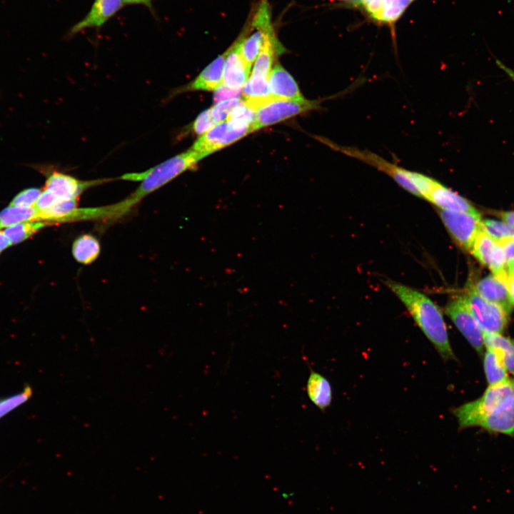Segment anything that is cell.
I'll return each mask as SVG.
<instances>
[{
	"label": "cell",
	"mask_w": 514,
	"mask_h": 514,
	"mask_svg": "<svg viewBox=\"0 0 514 514\" xmlns=\"http://www.w3.org/2000/svg\"><path fill=\"white\" fill-rule=\"evenodd\" d=\"M206 156H207L191 148L146 171L122 176V179L141 181V183L136 190L124 201L114 205L95 208L94 219L115 220L120 218L145 196L193 168Z\"/></svg>",
	"instance_id": "6da1fadb"
},
{
	"label": "cell",
	"mask_w": 514,
	"mask_h": 514,
	"mask_svg": "<svg viewBox=\"0 0 514 514\" xmlns=\"http://www.w3.org/2000/svg\"><path fill=\"white\" fill-rule=\"evenodd\" d=\"M387 285L405 305L441 358L445 361L455 360L443 316L435 303L425 294L401 283L388 281Z\"/></svg>",
	"instance_id": "7a4b0ae2"
},
{
	"label": "cell",
	"mask_w": 514,
	"mask_h": 514,
	"mask_svg": "<svg viewBox=\"0 0 514 514\" xmlns=\"http://www.w3.org/2000/svg\"><path fill=\"white\" fill-rule=\"evenodd\" d=\"M514 399V380L489 386L478 399L453 410L460 429L480 426L491 414Z\"/></svg>",
	"instance_id": "3957f363"
},
{
	"label": "cell",
	"mask_w": 514,
	"mask_h": 514,
	"mask_svg": "<svg viewBox=\"0 0 514 514\" xmlns=\"http://www.w3.org/2000/svg\"><path fill=\"white\" fill-rule=\"evenodd\" d=\"M323 142L331 148L343 153L350 157L356 158L371 166L375 167L392 178L400 187L413 195L420 197L416 188L410 180V170L403 168L381 156L368 150H361L356 147L337 145L324 139Z\"/></svg>",
	"instance_id": "277c9868"
},
{
	"label": "cell",
	"mask_w": 514,
	"mask_h": 514,
	"mask_svg": "<svg viewBox=\"0 0 514 514\" xmlns=\"http://www.w3.org/2000/svg\"><path fill=\"white\" fill-rule=\"evenodd\" d=\"M318 101L283 100L273 101L256 111L251 132L278 123L298 114L319 108Z\"/></svg>",
	"instance_id": "5b68a950"
},
{
	"label": "cell",
	"mask_w": 514,
	"mask_h": 514,
	"mask_svg": "<svg viewBox=\"0 0 514 514\" xmlns=\"http://www.w3.org/2000/svg\"><path fill=\"white\" fill-rule=\"evenodd\" d=\"M466 303L483 332L502 334L510 313L500 306L488 301L474 290L464 296Z\"/></svg>",
	"instance_id": "8992f818"
},
{
	"label": "cell",
	"mask_w": 514,
	"mask_h": 514,
	"mask_svg": "<svg viewBox=\"0 0 514 514\" xmlns=\"http://www.w3.org/2000/svg\"><path fill=\"white\" fill-rule=\"evenodd\" d=\"M441 220L455 242L470 251L481 230L480 216L439 209Z\"/></svg>",
	"instance_id": "52a82bcc"
},
{
	"label": "cell",
	"mask_w": 514,
	"mask_h": 514,
	"mask_svg": "<svg viewBox=\"0 0 514 514\" xmlns=\"http://www.w3.org/2000/svg\"><path fill=\"white\" fill-rule=\"evenodd\" d=\"M445 311L470 346L482 355L484 348L483 331L471 313L464 296L451 299Z\"/></svg>",
	"instance_id": "ba28073f"
},
{
	"label": "cell",
	"mask_w": 514,
	"mask_h": 514,
	"mask_svg": "<svg viewBox=\"0 0 514 514\" xmlns=\"http://www.w3.org/2000/svg\"><path fill=\"white\" fill-rule=\"evenodd\" d=\"M251 133L248 127H238L224 121L216 124L195 141L192 149L208 156Z\"/></svg>",
	"instance_id": "9c48e42d"
},
{
	"label": "cell",
	"mask_w": 514,
	"mask_h": 514,
	"mask_svg": "<svg viewBox=\"0 0 514 514\" xmlns=\"http://www.w3.org/2000/svg\"><path fill=\"white\" fill-rule=\"evenodd\" d=\"M470 252L497 277L501 278L508 273L507 261L502 248L482 228Z\"/></svg>",
	"instance_id": "30bf717a"
},
{
	"label": "cell",
	"mask_w": 514,
	"mask_h": 514,
	"mask_svg": "<svg viewBox=\"0 0 514 514\" xmlns=\"http://www.w3.org/2000/svg\"><path fill=\"white\" fill-rule=\"evenodd\" d=\"M242 35L241 34L234 44L226 51L222 84L233 89H240L247 81L251 68L243 61L241 46Z\"/></svg>",
	"instance_id": "8fae6325"
},
{
	"label": "cell",
	"mask_w": 514,
	"mask_h": 514,
	"mask_svg": "<svg viewBox=\"0 0 514 514\" xmlns=\"http://www.w3.org/2000/svg\"><path fill=\"white\" fill-rule=\"evenodd\" d=\"M124 6L122 0H95L86 16L71 27L68 36L88 29H99Z\"/></svg>",
	"instance_id": "7c38bea8"
},
{
	"label": "cell",
	"mask_w": 514,
	"mask_h": 514,
	"mask_svg": "<svg viewBox=\"0 0 514 514\" xmlns=\"http://www.w3.org/2000/svg\"><path fill=\"white\" fill-rule=\"evenodd\" d=\"M109 179L80 181L69 175L53 172L46 181L45 188L60 199L77 198L86 188L102 183Z\"/></svg>",
	"instance_id": "4fadbf2b"
},
{
	"label": "cell",
	"mask_w": 514,
	"mask_h": 514,
	"mask_svg": "<svg viewBox=\"0 0 514 514\" xmlns=\"http://www.w3.org/2000/svg\"><path fill=\"white\" fill-rule=\"evenodd\" d=\"M426 200L439 209L464 212L480 216L478 211L465 198L436 181Z\"/></svg>",
	"instance_id": "5bb4252c"
},
{
	"label": "cell",
	"mask_w": 514,
	"mask_h": 514,
	"mask_svg": "<svg viewBox=\"0 0 514 514\" xmlns=\"http://www.w3.org/2000/svg\"><path fill=\"white\" fill-rule=\"evenodd\" d=\"M270 94L274 101L283 100H303L297 84L284 68L276 64L271 69L268 78Z\"/></svg>",
	"instance_id": "9a60e30c"
},
{
	"label": "cell",
	"mask_w": 514,
	"mask_h": 514,
	"mask_svg": "<svg viewBox=\"0 0 514 514\" xmlns=\"http://www.w3.org/2000/svg\"><path fill=\"white\" fill-rule=\"evenodd\" d=\"M415 0H370L362 7L378 23L393 24Z\"/></svg>",
	"instance_id": "2e32d148"
},
{
	"label": "cell",
	"mask_w": 514,
	"mask_h": 514,
	"mask_svg": "<svg viewBox=\"0 0 514 514\" xmlns=\"http://www.w3.org/2000/svg\"><path fill=\"white\" fill-rule=\"evenodd\" d=\"M241 96L245 105L255 112L274 101L270 94L268 79L261 75H251L242 87Z\"/></svg>",
	"instance_id": "e0dca14e"
},
{
	"label": "cell",
	"mask_w": 514,
	"mask_h": 514,
	"mask_svg": "<svg viewBox=\"0 0 514 514\" xmlns=\"http://www.w3.org/2000/svg\"><path fill=\"white\" fill-rule=\"evenodd\" d=\"M226 51L207 66L191 82L178 90V92L191 91H215L222 84L223 70Z\"/></svg>",
	"instance_id": "ac0fdd59"
},
{
	"label": "cell",
	"mask_w": 514,
	"mask_h": 514,
	"mask_svg": "<svg viewBox=\"0 0 514 514\" xmlns=\"http://www.w3.org/2000/svg\"><path fill=\"white\" fill-rule=\"evenodd\" d=\"M483 299L496 303L510 313V303L505 283L491 274L480 280L473 289Z\"/></svg>",
	"instance_id": "d6986e66"
},
{
	"label": "cell",
	"mask_w": 514,
	"mask_h": 514,
	"mask_svg": "<svg viewBox=\"0 0 514 514\" xmlns=\"http://www.w3.org/2000/svg\"><path fill=\"white\" fill-rule=\"evenodd\" d=\"M283 50L282 46L276 38L274 31L268 33L256 59L251 74L261 75L268 79L274 60Z\"/></svg>",
	"instance_id": "ffe728a7"
},
{
	"label": "cell",
	"mask_w": 514,
	"mask_h": 514,
	"mask_svg": "<svg viewBox=\"0 0 514 514\" xmlns=\"http://www.w3.org/2000/svg\"><path fill=\"white\" fill-rule=\"evenodd\" d=\"M306 390L311 401L319 409L324 410L332 401V388L323 376L311 371L308 378Z\"/></svg>",
	"instance_id": "44dd1931"
},
{
	"label": "cell",
	"mask_w": 514,
	"mask_h": 514,
	"mask_svg": "<svg viewBox=\"0 0 514 514\" xmlns=\"http://www.w3.org/2000/svg\"><path fill=\"white\" fill-rule=\"evenodd\" d=\"M480 427L490 433L514 435V399L489 415Z\"/></svg>",
	"instance_id": "7402d4cb"
},
{
	"label": "cell",
	"mask_w": 514,
	"mask_h": 514,
	"mask_svg": "<svg viewBox=\"0 0 514 514\" xmlns=\"http://www.w3.org/2000/svg\"><path fill=\"white\" fill-rule=\"evenodd\" d=\"M484 346L495 351L508 372L514 376V340L502 334L483 332Z\"/></svg>",
	"instance_id": "603a6c76"
},
{
	"label": "cell",
	"mask_w": 514,
	"mask_h": 514,
	"mask_svg": "<svg viewBox=\"0 0 514 514\" xmlns=\"http://www.w3.org/2000/svg\"><path fill=\"white\" fill-rule=\"evenodd\" d=\"M77 209V198L59 199L51 207L38 211V221L48 222L71 221Z\"/></svg>",
	"instance_id": "cb8c5ba5"
},
{
	"label": "cell",
	"mask_w": 514,
	"mask_h": 514,
	"mask_svg": "<svg viewBox=\"0 0 514 514\" xmlns=\"http://www.w3.org/2000/svg\"><path fill=\"white\" fill-rule=\"evenodd\" d=\"M100 244L98 240L90 234H84L77 238L72 246V253L76 261L89 264L98 257Z\"/></svg>",
	"instance_id": "d4e9b609"
},
{
	"label": "cell",
	"mask_w": 514,
	"mask_h": 514,
	"mask_svg": "<svg viewBox=\"0 0 514 514\" xmlns=\"http://www.w3.org/2000/svg\"><path fill=\"white\" fill-rule=\"evenodd\" d=\"M484 371L489 386H494L509 379L508 371L499 355L493 350L486 348L483 358Z\"/></svg>",
	"instance_id": "484cf974"
},
{
	"label": "cell",
	"mask_w": 514,
	"mask_h": 514,
	"mask_svg": "<svg viewBox=\"0 0 514 514\" xmlns=\"http://www.w3.org/2000/svg\"><path fill=\"white\" fill-rule=\"evenodd\" d=\"M34 221H38V211L34 206H9L0 213V229Z\"/></svg>",
	"instance_id": "4316f807"
},
{
	"label": "cell",
	"mask_w": 514,
	"mask_h": 514,
	"mask_svg": "<svg viewBox=\"0 0 514 514\" xmlns=\"http://www.w3.org/2000/svg\"><path fill=\"white\" fill-rule=\"evenodd\" d=\"M46 225L45 221H26L9 226L2 232L10 245H14L26 240Z\"/></svg>",
	"instance_id": "83f0119b"
},
{
	"label": "cell",
	"mask_w": 514,
	"mask_h": 514,
	"mask_svg": "<svg viewBox=\"0 0 514 514\" xmlns=\"http://www.w3.org/2000/svg\"><path fill=\"white\" fill-rule=\"evenodd\" d=\"M481 228L497 242L505 238H514V227L505 222L493 219L483 220Z\"/></svg>",
	"instance_id": "f1b7e54d"
},
{
	"label": "cell",
	"mask_w": 514,
	"mask_h": 514,
	"mask_svg": "<svg viewBox=\"0 0 514 514\" xmlns=\"http://www.w3.org/2000/svg\"><path fill=\"white\" fill-rule=\"evenodd\" d=\"M244 104L240 98L226 99L216 103L210 109L211 116L216 124L224 121L227 117L238 107Z\"/></svg>",
	"instance_id": "f546056e"
},
{
	"label": "cell",
	"mask_w": 514,
	"mask_h": 514,
	"mask_svg": "<svg viewBox=\"0 0 514 514\" xmlns=\"http://www.w3.org/2000/svg\"><path fill=\"white\" fill-rule=\"evenodd\" d=\"M31 388L26 387L19 393L0 400V418L26 401L31 395Z\"/></svg>",
	"instance_id": "4dcf8cb0"
},
{
	"label": "cell",
	"mask_w": 514,
	"mask_h": 514,
	"mask_svg": "<svg viewBox=\"0 0 514 514\" xmlns=\"http://www.w3.org/2000/svg\"><path fill=\"white\" fill-rule=\"evenodd\" d=\"M41 193V191L39 188H26L13 198L10 206H31L35 204Z\"/></svg>",
	"instance_id": "1f68e13d"
},
{
	"label": "cell",
	"mask_w": 514,
	"mask_h": 514,
	"mask_svg": "<svg viewBox=\"0 0 514 514\" xmlns=\"http://www.w3.org/2000/svg\"><path fill=\"white\" fill-rule=\"evenodd\" d=\"M216 124H217L213 120L209 109L203 111L198 116L193 124L192 128L195 133L201 136Z\"/></svg>",
	"instance_id": "d6a6232c"
},
{
	"label": "cell",
	"mask_w": 514,
	"mask_h": 514,
	"mask_svg": "<svg viewBox=\"0 0 514 514\" xmlns=\"http://www.w3.org/2000/svg\"><path fill=\"white\" fill-rule=\"evenodd\" d=\"M241 94L242 89H233L221 84L215 90L213 99L216 103H218L226 99L239 98Z\"/></svg>",
	"instance_id": "836d02e7"
},
{
	"label": "cell",
	"mask_w": 514,
	"mask_h": 514,
	"mask_svg": "<svg viewBox=\"0 0 514 514\" xmlns=\"http://www.w3.org/2000/svg\"><path fill=\"white\" fill-rule=\"evenodd\" d=\"M59 199L54 193L44 189L40 193L37 201L34 204V207L39 211L45 210L51 207Z\"/></svg>",
	"instance_id": "e575fe53"
},
{
	"label": "cell",
	"mask_w": 514,
	"mask_h": 514,
	"mask_svg": "<svg viewBox=\"0 0 514 514\" xmlns=\"http://www.w3.org/2000/svg\"><path fill=\"white\" fill-rule=\"evenodd\" d=\"M502 248L506 261L514 258V238L503 239L498 242Z\"/></svg>",
	"instance_id": "d590c367"
},
{
	"label": "cell",
	"mask_w": 514,
	"mask_h": 514,
	"mask_svg": "<svg viewBox=\"0 0 514 514\" xmlns=\"http://www.w3.org/2000/svg\"><path fill=\"white\" fill-rule=\"evenodd\" d=\"M505 283L508 292L509 299L512 306H514V277L512 276L509 273Z\"/></svg>",
	"instance_id": "8d00e7d4"
},
{
	"label": "cell",
	"mask_w": 514,
	"mask_h": 514,
	"mask_svg": "<svg viewBox=\"0 0 514 514\" xmlns=\"http://www.w3.org/2000/svg\"><path fill=\"white\" fill-rule=\"evenodd\" d=\"M124 5H143L152 10L153 0H122Z\"/></svg>",
	"instance_id": "74e56055"
},
{
	"label": "cell",
	"mask_w": 514,
	"mask_h": 514,
	"mask_svg": "<svg viewBox=\"0 0 514 514\" xmlns=\"http://www.w3.org/2000/svg\"><path fill=\"white\" fill-rule=\"evenodd\" d=\"M500 217L505 223L514 227V211L501 213Z\"/></svg>",
	"instance_id": "f35d334b"
},
{
	"label": "cell",
	"mask_w": 514,
	"mask_h": 514,
	"mask_svg": "<svg viewBox=\"0 0 514 514\" xmlns=\"http://www.w3.org/2000/svg\"><path fill=\"white\" fill-rule=\"evenodd\" d=\"M495 62L496 64L499 66V68L504 71L505 73L514 81V71L498 59H496Z\"/></svg>",
	"instance_id": "ab89813d"
},
{
	"label": "cell",
	"mask_w": 514,
	"mask_h": 514,
	"mask_svg": "<svg viewBox=\"0 0 514 514\" xmlns=\"http://www.w3.org/2000/svg\"><path fill=\"white\" fill-rule=\"evenodd\" d=\"M9 246H10L9 240L3 232H0V253Z\"/></svg>",
	"instance_id": "60d3db41"
},
{
	"label": "cell",
	"mask_w": 514,
	"mask_h": 514,
	"mask_svg": "<svg viewBox=\"0 0 514 514\" xmlns=\"http://www.w3.org/2000/svg\"><path fill=\"white\" fill-rule=\"evenodd\" d=\"M508 272L514 277V258L507 261Z\"/></svg>",
	"instance_id": "b9f144b4"
},
{
	"label": "cell",
	"mask_w": 514,
	"mask_h": 514,
	"mask_svg": "<svg viewBox=\"0 0 514 514\" xmlns=\"http://www.w3.org/2000/svg\"><path fill=\"white\" fill-rule=\"evenodd\" d=\"M340 1L346 2L353 6H361V0H340Z\"/></svg>",
	"instance_id": "7bdbcfd3"
}]
</instances>
